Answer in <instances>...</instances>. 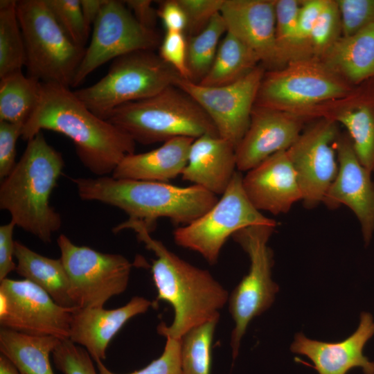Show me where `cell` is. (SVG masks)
Instances as JSON below:
<instances>
[{
	"label": "cell",
	"instance_id": "6da1fadb",
	"mask_svg": "<svg viewBox=\"0 0 374 374\" xmlns=\"http://www.w3.org/2000/svg\"><path fill=\"white\" fill-rule=\"evenodd\" d=\"M69 138L76 154L91 172L109 176L136 142L127 134L93 114L69 87L42 83L38 103L24 125L21 138L28 141L42 130Z\"/></svg>",
	"mask_w": 374,
	"mask_h": 374
},
{
	"label": "cell",
	"instance_id": "7a4b0ae2",
	"mask_svg": "<svg viewBox=\"0 0 374 374\" xmlns=\"http://www.w3.org/2000/svg\"><path fill=\"white\" fill-rule=\"evenodd\" d=\"M133 230L139 241L154 253L151 273L157 291L156 302H168L173 308L170 326H157L159 335L181 339L193 328L215 319L229 301L227 290L206 269L197 267L170 251L152 238L141 221L129 219L117 225L114 232Z\"/></svg>",
	"mask_w": 374,
	"mask_h": 374
},
{
	"label": "cell",
	"instance_id": "3957f363",
	"mask_svg": "<svg viewBox=\"0 0 374 374\" xmlns=\"http://www.w3.org/2000/svg\"><path fill=\"white\" fill-rule=\"evenodd\" d=\"M81 199L116 207L129 219L142 222L152 232L156 220L166 217L187 225L218 201L216 195L197 186H178L168 182L116 179L71 178Z\"/></svg>",
	"mask_w": 374,
	"mask_h": 374
},
{
	"label": "cell",
	"instance_id": "277c9868",
	"mask_svg": "<svg viewBox=\"0 0 374 374\" xmlns=\"http://www.w3.org/2000/svg\"><path fill=\"white\" fill-rule=\"evenodd\" d=\"M64 167L60 152L49 145L42 132L27 141L20 159L0 186V208L16 226L49 243L62 226L50 197Z\"/></svg>",
	"mask_w": 374,
	"mask_h": 374
},
{
	"label": "cell",
	"instance_id": "5b68a950",
	"mask_svg": "<svg viewBox=\"0 0 374 374\" xmlns=\"http://www.w3.org/2000/svg\"><path fill=\"white\" fill-rule=\"evenodd\" d=\"M106 120L143 144L164 143L176 137L219 136L201 106L175 85L147 99L116 107Z\"/></svg>",
	"mask_w": 374,
	"mask_h": 374
},
{
	"label": "cell",
	"instance_id": "8992f818",
	"mask_svg": "<svg viewBox=\"0 0 374 374\" xmlns=\"http://www.w3.org/2000/svg\"><path fill=\"white\" fill-rule=\"evenodd\" d=\"M355 89L321 60H294L265 73L255 106L310 116L314 108L348 97Z\"/></svg>",
	"mask_w": 374,
	"mask_h": 374
},
{
	"label": "cell",
	"instance_id": "52a82bcc",
	"mask_svg": "<svg viewBox=\"0 0 374 374\" xmlns=\"http://www.w3.org/2000/svg\"><path fill=\"white\" fill-rule=\"evenodd\" d=\"M16 7L25 46L27 75L42 83L72 87L86 47L70 40L44 0H19Z\"/></svg>",
	"mask_w": 374,
	"mask_h": 374
},
{
	"label": "cell",
	"instance_id": "ba28073f",
	"mask_svg": "<svg viewBox=\"0 0 374 374\" xmlns=\"http://www.w3.org/2000/svg\"><path fill=\"white\" fill-rule=\"evenodd\" d=\"M179 76L159 55L139 51L116 58L97 82L73 91L93 114L106 120L116 107L175 85Z\"/></svg>",
	"mask_w": 374,
	"mask_h": 374
},
{
	"label": "cell",
	"instance_id": "9c48e42d",
	"mask_svg": "<svg viewBox=\"0 0 374 374\" xmlns=\"http://www.w3.org/2000/svg\"><path fill=\"white\" fill-rule=\"evenodd\" d=\"M242 177L237 170L212 208L193 222L175 230L173 237L177 245L197 252L214 265L228 238L237 231L255 225L277 226L274 220L262 215L249 199Z\"/></svg>",
	"mask_w": 374,
	"mask_h": 374
},
{
	"label": "cell",
	"instance_id": "30bf717a",
	"mask_svg": "<svg viewBox=\"0 0 374 374\" xmlns=\"http://www.w3.org/2000/svg\"><path fill=\"white\" fill-rule=\"evenodd\" d=\"M276 227L251 226L232 236L250 260L248 274L229 297V310L235 323L230 342L233 359L238 355L241 340L250 322L271 307L278 291V285L271 278L273 253L267 244Z\"/></svg>",
	"mask_w": 374,
	"mask_h": 374
},
{
	"label": "cell",
	"instance_id": "8fae6325",
	"mask_svg": "<svg viewBox=\"0 0 374 374\" xmlns=\"http://www.w3.org/2000/svg\"><path fill=\"white\" fill-rule=\"evenodd\" d=\"M75 308H102L127 288L132 267L123 256L78 246L64 234L57 240Z\"/></svg>",
	"mask_w": 374,
	"mask_h": 374
},
{
	"label": "cell",
	"instance_id": "7c38bea8",
	"mask_svg": "<svg viewBox=\"0 0 374 374\" xmlns=\"http://www.w3.org/2000/svg\"><path fill=\"white\" fill-rule=\"evenodd\" d=\"M159 43L158 33L140 24L123 1L107 0L93 25L72 87L80 85L107 62L135 51H152Z\"/></svg>",
	"mask_w": 374,
	"mask_h": 374
},
{
	"label": "cell",
	"instance_id": "4fadbf2b",
	"mask_svg": "<svg viewBox=\"0 0 374 374\" xmlns=\"http://www.w3.org/2000/svg\"><path fill=\"white\" fill-rule=\"evenodd\" d=\"M73 308L57 304L26 280L0 281V326L24 334L69 339Z\"/></svg>",
	"mask_w": 374,
	"mask_h": 374
},
{
	"label": "cell",
	"instance_id": "5bb4252c",
	"mask_svg": "<svg viewBox=\"0 0 374 374\" xmlns=\"http://www.w3.org/2000/svg\"><path fill=\"white\" fill-rule=\"evenodd\" d=\"M265 73L258 66L237 81L217 87L179 76L175 86L191 96L211 119L219 136L236 148L249 127Z\"/></svg>",
	"mask_w": 374,
	"mask_h": 374
},
{
	"label": "cell",
	"instance_id": "9a60e30c",
	"mask_svg": "<svg viewBox=\"0 0 374 374\" xmlns=\"http://www.w3.org/2000/svg\"><path fill=\"white\" fill-rule=\"evenodd\" d=\"M337 123L321 118L302 132L287 153L295 170L307 208L323 202L338 172Z\"/></svg>",
	"mask_w": 374,
	"mask_h": 374
},
{
	"label": "cell",
	"instance_id": "2e32d148",
	"mask_svg": "<svg viewBox=\"0 0 374 374\" xmlns=\"http://www.w3.org/2000/svg\"><path fill=\"white\" fill-rule=\"evenodd\" d=\"M337 175L323 203L333 209L344 205L356 216L365 245L374 234V181L372 172L359 160L348 135L338 136L335 143Z\"/></svg>",
	"mask_w": 374,
	"mask_h": 374
},
{
	"label": "cell",
	"instance_id": "e0dca14e",
	"mask_svg": "<svg viewBox=\"0 0 374 374\" xmlns=\"http://www.w3.org/2000/svg\"><path fill=\"white\" fill-rule=\"evenodd\" d=\"M304 118L254 106L249 127L235 148L238 171H249L270 156L287 150L302 132Z\"/></svg>",
	"mask_w": 374,
	"mask_h": 374
},
{
	"label": "cell",
	"instance_id": "ac0fdd59",
	"mask_svg": "<svg viewBox=\"0 0 374 374\" xmlns=\"http://www.w3.org/2000/svg\"><path fill=\"white\" fill-rule=\"evenodd\" d=\"M373 336V317L369 312H362L357 329L344 340L322 341L298 332L290 350L311 360L319 374H347L355 368H360L364 374H373L374 362L364 354L365 346Z\"/></svg>",
	"mask_w": 374,
	"mask_h": 374
},
{
	"label": "cell",
	"instance_id": "d6986e66",
	"mask_svg": "<svg viewBox=\"0 0 374 374\" xmlns=\"http://www.w3.org/2000/svg\"><path fill=\"white\" fill-rule=\"evenodd\" d=\"M244 192L258 211L273 215L289 212L302 200L297 177L287 151L277 152L242 177Z\"/></svg>",
	"mask_w": 374,
	"mask_h": 374
},
{
	"label": "cell",
	"instance_id": "ffe728a7",
	"mask_svg": "<svg viewBox=\"0 0 374 374\" xmlns=\"http://www.w3.org/2000/svg\"><path fill=\"white\" fill-rule=\"evenodd\" d=\"M275 3L276 0H224L220 14L226 32L251 48L260 62L278 69Z\"/></svg>",
	"mask_w": 374,
	"mask_h": 374
},
{
	"label": "cell",
	"instance_id": "44dd1931",
	"mask_svg": "<svg viewBox=\"0 0 374 374\" xmlns=\"http://www.w3.org/2000/svg\"><path fill=\"white\" fill-rule=\"evenodd\" d=\"M153 305L141 296L133 297L116 309L75 308L72 312L69 340L82 346L92 359L103 361L109 342L132 318L145 313Z\"/></svg>",
	"mask_w": 374,
	"mask_h": 374
},
{
	"label": "cell",
	"instance_id": "7402d4cb",
	"mask_svg": "<svg viewBox=\"0 0 374 374\" xmlns=\"http://www.w3.org/2000/svg\"><path fill=\"white\" fill-rule=\"evenodd\" d=\"M236 171L235 146L220 136L206 134L193 142L181 176L193 185L222 195Z\"/></svg>",
	"mask_w": 374,
	"mask_h": 374
},
{
	"label": "cell",
	"instance_id": "603a6c76",
	"mask_svg": "<svg viewBox=\"0 0 374 374\" xmlns=\"http://www.w3.org/2000/svg\"><path fill=\"white\" fill-rule=\"evenodd\" d=\"M194 139L176 137L160 147L126 156L112 174L116 179L168 182L181 175Z\"/></svg>",
	"mask_w": 374,
	"mask_h": 374
},
{
	"label": "cell",
	"instance_id": "cb8c5ba5",
	"mask_svg": "<svg viewBox=\"0 0 374 374\" xmlns=\"http://www.w3.org/2000/svg\"><path fill=\"white\" fill-rule=\"evenodd\" d=\"M344 99L341 109L330 110L323 118L343 125L362 165L374 172V78Z\"/></svg>",
	"mask_w": 374,
	"mask_h": 374
},
{
	"label": "cell",
	"instance_id": "d4e9b609",
	"mask_svg": "<svg viewBox=\"0 0 374 374\" xmlns=\"http://www.w3.org/2000/svg\"><path fill=\"white\" fill-rule=\"evenodd\" d=\"M320 60L353 86L374 78V24L341 36Z\"/></svg>",
	"mask_w": 374,
	"mask_h": 374
},
{
	"label": "cell",
	"instance_id": "484cf974",
	"mask_svg": "<svg viewBox=\"0 0 374 374\" xmlns=\"http://www.w3.org/2000/svg\"><path fill=\"white\" fill-rule=\"evenodd\" d=\"M16 271L46 292L54 301L64 308H75L70 294V283L61 258L44 256L19 241H15Z\"/></svg>",
	"mask_w": 374,
	"mask_h": 374
},
{
	"label": "cell",
	"instance_id": "4316f807",
	"mask_svg": "<svg viewBox=\"0 0 374 374\" xmlns=\"http://www.w3.org/2000/svg\"><path fill=\"white\" fill-rule=\"evenodd\" d=\"M62 339L36 336L5 328L0 329V351L20 374H54L50 355Z\"/></svg>",
	"mask_w": 374,
	"mask_h": 374
},
{
	"label": "cell",
	"instance_id": "83f0119b",
	"mask_svg": "<svg viewBox=\"0 0 374 374\" xmlns=\"http://www.w3.org/2000/svg\"><path fill=\"white\" fill-rule=\"evenodd\" d=\"M258 62L260 61L251 48L226 32L220 41L211 69L198 83L209 87L231 84L258 66Z\"/></svg>",
	"mask_w": 374,
	"mask_h": 374
},
{
	"label": "cell",
	"instance_id": "f1b7e54d",
	"mask_svg": "<svg viewBox=\"0 0 374 374\" xmlns=\"http://www.w3.org/2000/svg\"><path fill=\"white\" fill-rule=\"evenodd\" d=\"M42 82L15 71L0 78V121L25 124L40 98Z\"/></svg>",
	"mask_w": 374,
	"mask_h": 374
},
{
	"label": "cell",
	"instance_id": "f546056e",
	"mask_svg": "<svg viewBox=\"0 0 374 374\" xmlns=\"http://www.w3.org/2000/svg\"><path fill=\"white\" fill-rule=\"evenodd\" d=\"M17 1H0V78L21 71L26 51L18 20Z\"/></svg>",
	"mask_w": 374,
	"mask_h": 374
},
{
	"label": "cell",
	"instance_id": "4dcf8cb0",
	"mask_svg": "<svg viewBox=\"0 0 374 374\" xmlns=\"http://www.w3.org/2000/svg\"><path fill=\"white\" fill-rule=\"evenodd\" d=\"M226 33V24L220 12L203 30L187 37L190 80L198 83L207 74L215 59L220 38Z\"/></svg>",
	"mask_w": 374,
	"mask_h": 374
},
{
	"label": "cell",
	"instance_id": "1f68e13d",
	"mask_svg": "<svg viewBox=\"0 0 374 374\" xmlns=\"http://www.w3.org/2000/svg\"><path fill=\"white\" fill-rule=\"evenodd\" d=\"M218 319L198 326L181 339L184 374H211L212 342Z\"/></svg>",
	"mask_w": 374,
	"mask_h": 374
},
{
	"label": "cell",
	"instance_id": "d6a6232c",
	"mask_svg": "<svg viewBox=\"0 0 374 374\" xmlns=\"http://www.w3.org/2000/svg\"><path fill=\"white\" fill-rule=\"evenodd\" d=\"M299 0H276L275 33L279 68L288 62L301 59L297 46Z\"/></svg>",
	"mask_w": 374,
	"mask_h": 374
},
{
	"label": "cell",
	"instance_id": "836d02e7",
	"mask_svg": "<svg viewBox=\"0 0 374 374\" xmlns=\"http://www.w3.org/2000/svg\"><path fill=\"white\" fill-rule=\"evenodd\" d=\"M341 36V19L337 1L326 0L310 35L311 56L320 60Z\"/></svg>",
	"mask_w": 374,
	"mask_h": 374
},
{
	"label": "cell",
	"instance_id": "e575fe53",
	"mask_svg": "<svg viewBox=\"0 0 374 374\" xmlns=\"http://www.w3.org/2000/svg\"><path fill=\"white\" fill-rule=\"evenodd\" d=\"M55 20L75 44L86 47L90 29L87 26L80 0H44Z\"/></svg>",
	"mask_w": 374,
	"mask_h": 374
},
{
	"label": "cell",
	"instance_id": "d590c367",
	"mask_svg": "<svg viewBox=\"0 0 374 374\" xmlns=\"http://www.w3.org/2000/svg\"><path fill=\"white\" fill-rule=\"evenodd\" d=\"M52 355L56 368L63 374H98L89 353L69 339H62Z\"/></svg>",
	"mask_w": 374,
	"mask_h": 374
},
{
	"label": "cell",
	"instance_id": "8d00e7d4",
	"mask_svg": "<svg viewBox=\"0 0 374 374\" xmlns=\"http://www.w3.org/2000/svg\"><path fill=\"white\" fill-rule=\"evenodd\" d=\"M98 374H116L97 361ZM128 374H184L181 365V339L166 337L161 355L144 368Z\"/></svg>",
	"mask_w": 374,
	"mask_h": 374
},
{
	"label": "cell",
	"instance_id": "74e56055",
	"mask_svg": "<svg viewBox=\"0 0 374 374\" xmlns=\"http://www.w3.org/2000/svg\"><path fill=\"white\" fill-rule=\"evenodd\" d=\"M341 19L342 36L353 35L374 24V0H336Z\"/></svg>",
	"mask_w": 374,
	"mask_h": 374
},
{
	"label": "cell",
	"instance_id": "f35d334b",
	"mask_svg": "<svg viewBox=\"0 0 374 374\" xmlns=\"http://www.w3.org/2000/svg\"><path fill=\"white\" fill-rule=\"evenodd\" d=\"M187 19L186 32L188 36L203 30L212 19L220 12L224 0H177Z\"/></svg>",
	"mask_w": 374,
	"mask_h": 374
},
{
	"label": "cell",
	"instance_id": "ab89813d",
	"mask_svg": "<svg viewBox=\"0 0 374 374\" xmlns=\"http://www.w3.org/2000/svg\"><path fill=\"white\" fill-rule=\"evenodd\" d=\"M159 57L179 75L190 80L187 64V37L182 32H166L159 45Z\"/></svg>",
	"mask_w": 374,
	"mask_h": 374
},
{
	"label": "cell",
	"instance_id": "60d3db41",
	"mask_svg": "<svg viewBox=\"0 0 374 374\" xmlns=\"http://www.w3.org/2000/svg\"><path fill=\"white\" fill-rule=\"evenodd\" d=\"M326 0L301 1L298 17L297 46L301 58L310 57L309 42L315 22Z\"/></svg>",
	"mask_w": 374,
	"mask_h": 374
},
{
	"label": "cell",
	"instance_id": "b9f144b4",
	"mask_svg": "<svg viewBox=\"0 0 374 374\" xmlns=\"http://www.w3.org/2000/svg\"><path fill=\"white\" fill-rule=\"evenodd\" d=\"M24 124L0 121V179L12 170L16 161V144L21 137Z\"/></svg>",
	"mask_w": 374,
	"mask_h": 374
},
{
	"label": "cell",
	"instance_id": "7bdbcfd3",
	"mask_svg": "<svg viewBox=\"0 0 374 374\" xmlns=\"http://www.w3.org/2000/svg\"><path fill=\"white\" fill-rule=\"evenodd\" d=\"M12 221L0 226V281L6 278L12 271L16 270L15 258V241L13 240L14 229Z\"/></svg>",
	"mask_w": 374,
	"mask_h": 374
},
{
	"label": "cell",
	"instance_id": "ee69618b",
	"mask_svg": "<svg viewBox=\"0 0 374 374\" xmlns=\"http://www.w3.org/2000/svg\"><path fill=\"white\" fill-rule=\"evenodd\" d=\"M158 17L161 20L166 32L184 33L187 27L186 14L177 0L159 1Z\"/></svg>",
	"mask_w": 374,
	"mask_h": 374
},
{
	"label": "cell",
	"instance_id": "f6af8a7d",
	"mask_svg": "<svg viewBox=\"0 0 374 374\" xmlns=\"http://www.w3.org/2000/svg\"><path fill=\"white\" fill-rule=\"evenodd\" d=\"M123 2L140 24L154 30L158 14L157 9L152 6V1L126 0Z\"/></svg>",
	"mask_w": 374,
	"mask_h": 374
},
{
	"label": "cell",
	"instance_id": "bcb514c9",
	"mask_svg": "<svg viewBox=\"0 0 374 374\" xmlns=\"http://www.w3.org/2000/svg\"><path fill=\"white\" fill-rule=\"evenodd\" d=\"M85 24L91 30L107 0H80Z\"/></svg>",
	"mask_w": 374,
	"mask_h": 374
},
{
	"label": "cell",
	"instance_id": "7dc6e473",
	"mask_svg": "<svg viewBox=\"0 0 374 374\" xmlns=\"http://www.w3.org/2000/svg\"><path fill=\"white\" fill-rule=\"evenodd\" d=\"M374 374V373H373Z\"/></svg>",
	"mask_w": 374,
	"mask_h": 374
}]
</instances>
